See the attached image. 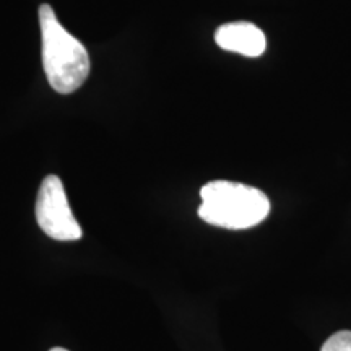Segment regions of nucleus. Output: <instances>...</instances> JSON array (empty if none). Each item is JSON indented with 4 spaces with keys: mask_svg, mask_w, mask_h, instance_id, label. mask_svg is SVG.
<instances>
[{
    "mask_svg": "<svg viewBox=\"0 0 351 351\" xmlns=\"http://www.w3.org/2000/svg\"><path fill=\"white\" fill-rule=\"evenodd\" d=\"M36 219L39 228L56 241H78L83 234L57 176L43 179L36 199Z\"/></svg>",
    "mask_w": 351,
    "mask_h": 351,
    "instance_id": "3",
    "label": "nucleus"
},
{
    "mask_svg": "<svg viewBox=\"0 0 351 351\" xmlns=\"http://www.w3.org/2000/svg\"><path fill=\"white\" fill-rule=\"evenodd\" d=\"M199 217L225 230H249L269 217V197L256 187L231 181H212L200 189Z\"/></svg>",
    "mask_w": 351,
    "mask_h": 351,
    "instance_id": "2",
    "label": "nucleus"
},
{
    "mask_svg": "<svg viewBox=\"0 0 351 351\" xmlns=\"http://www.w3.org/2000/svg\"><path fill=\"white\" fill-rule=\"evenodd\" d=\"M215 43L221 49L238 52L245 57H258L265 52V34L256 25L249 21L221 25L215 33Z\"/></svg>",
    "mask_w": 351,
    "mask_h": 351,
    "instance_id": "4",
    "label": "nucleus"
},
{
    "mask_svg": "<svg viewBox=\"0 0 351 351\" xmlns=\"http://www.w3.org/2000/svg\"><path fill=\"white\" fill-rule=\"evenodd\" d=\"M39 26L43 69L47 82L57 93H73L90 75V56L86 47L60 25L49 3L39 7Z\"/></svg>",
    "mask_w": 351,
    "mask_h": 351,
    "instance_id": "1",
    "label": "nucleus"
},
{
    "mask_svg": "<svg viewBox=\"0 0 351 351\" xmlns=\"http://www.w3.org/2000/svg\"><path fill=\"white\" fill-rule=\"evenodd\" d=\"M49 351H69V350H65V348H60V346H56V348H51Z\"/></svg>",
    "mask_w": 351,
    "mask_h": 351,
    "instance_id": "6",
    "label": "nucleus"
},
{
    "mask_svg": "<svg viewBox=\"0 0 351 351\" xmlns=\"http://www.w3.org/2000/svg\"><path fill=\"white\" fill-rule=\"evenodd\" d=\"M320 351H351V332L340 330L328 337Z\"/></svg>",
    "mask_w": 351,
    "mask_h": 351,
    "instance_id": "5",
    "label": "nucleus"
}]
</instances>
